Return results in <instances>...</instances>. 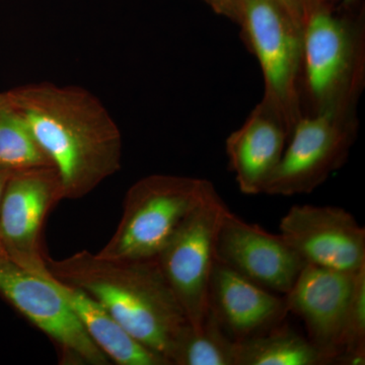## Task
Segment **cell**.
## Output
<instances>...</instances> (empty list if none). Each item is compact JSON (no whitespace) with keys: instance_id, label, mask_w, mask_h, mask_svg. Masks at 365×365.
Listing matches in <instances>:
<instances>
[{"instance_id":"6da1fadb","label":"cell","mask_w":365,"mask_h":365,"mask_svg":"<svg viewBox=\"0 0 365 365\" xmlns=\"http://www.w3.org/2000/svg\"><path fill=\"white\" fill-rule=\"evenodd\" d=\"M4 93L56 170L62 198L88 195L121 169V131L91 91L37 83Z\"/></svg>"},{"instance_id":"7a4b0ae2","label":"cell","mask_w":365,"mask_h":365,"mask_svg":"<svg viewBox=\"0 0 365 365\" xmlns=\"http://www.w3.org/2000/svg\"><path fill=\"white\" fill-rule=\"evenodd\" d=\"M46 263L53 278L90 295L134 339L169 362L173 344L190 323L155 259L114 260L81 251L60 260L47 257Z\"/></svg>"},{"instance_id":"3957f363","label":"cell","mask_w":365,"mask_h":365,"mask_svg":"<svg viewBox=\"0 0 365 365\" xmlns=\"http://www.w3.org/2000/svg\"><path fill=\"white\" fill-rule=\"evenodd\" d=\"M302 115L357 106L365 79L364 29L319 2L302 26Z\"/></svg>"},{"instance_id":"277c9868","label":"cell","mask_w":365,"mask_h":365,"mask_svg":"<svg viewBox=\"0 0 365 365\" xmlns=\"http://www.w3.org/2000/svg\"><path fill=\"white\" fill-rule=\"evenodd\" d=\"M200 178L155 174L127 191L123 212L98 256L114 260H155L182 223L215 189Z\"/></svg>"},{"instance_id":"5b68a950","label":"cell","mask_w":365,"mask_h":365,"mask_svg":"<svg viewBox=\"0 0 365 365\" xmlns=\"http://www.w3.org/2000/svg\"><path fill=\"white\" fill-rule=\"evenodd\" d=\"M242 38L260 66L262 100L294 129L302 116V28L274 0H237Z\"/></svg>"},{"instance_id":"8992f818","label":"cell","mask_w":365,"mask_h":365,"mask_svg":"<svg viewBox=\"0 0 365 365\" xmlns=\"http://www.w3.org/2000/svg\"><path fill=\"white\" fill-rule=\"evenodd\" d=\"M357 106L302 115L263 194H309L344 165L359 133Z\"/></svg>"},{"instance_id":"52a82bcc","label":"cell","mask_w":365,"mask_h":365,"mask_svg":"<svg viewBox=\"0 0 365 365\" xmlns=\"http://www.w3.org/2000/svg\"><path fill=\"white\" fill-rule=\"evenodd\" d=\"M0 297L52 341L60 364H111L91 341L50 274L33 272L0 253Z\"/></svg>"},{"instance_id":"ba28073f","label":"cell","mask_w":365,"mask_h":365,"mask_svg":"<svg viewBox=\"0 0 365 365\" xmlns=\"http://www.w3.org/2000/svg\"><path fill=\"white\" fill-rule=\"evenodd\" d=\"M227 204L213 189L162 250L155 260L190 325L198 329L208 314V290L216 241Z\"/></svg>"},{"instance_id":"9c48e42d","label":"cell","mask_w":365,"mask_h":365,"mask_svg":"<svg viewBox=\"0 0 365 365\" xmlns=\"http://www.w3.org/2000/svg\"><path fill=\"white\" fill-rule=\"evenodd\" d=\"M62 198L61 184L52 167L14 173L0 207V253L41 275H49L43 249V228Z\"/></svg>"},{"instance_id":"30bf717a","label":"cell","mask_w":365,"mask_h":365,"mask_svg":"<svg viewBox=\"0 0 365 365\" xmlns=\"http://www.w3.org/2000/svg\"><path fill=\"white\" fill-rule=\"evenodd\" d=\"M279 230L306 264L349 273L365 266L364 227L345 209L294 205Z\"/></svg>"},{"instance_id":"8fae6325","label":"cell","mask_w":365,"mask_h":365,"mask_svg":"<svg viewBox=\"0 0 365 365\" xmlns=\"http://www.w3.org/2000/svg\"><path fill=\"white\" fill-rule=\"evenodd\" d=\"M216 261L270 292L284 294L306 265L282 235L245 222L230 209L218 230Z\"/></svg>"},{"instance_id":"7c38bea8","label":"cell","mask_w":365,"mask_h":365,"mask_svg":"<svg viewBox=\"0 0 365 365\" xmlns=\"http://www.w3.org/2000/svg\"><path fill=\"white\" fill-rule=\"evenodd\" d=\"M354 273L306 264L284 297L287 312L304 322L307 338L327 364L341 352Z\"/></svg>"},{"instance_id":"4fadbf2b","label":"cell","mask_w":365,"mask_h":365,"mask_svg":"<svg viewBox=\"0 0 365 365\" xmlns=\"http://www.w3.org/2000/svg\"><path fill=\"white\" fill-rule=\"evenodd\" d=\"M292 128L273 107L261 100L239 129L225 140L228 165L242 193H263L279 165Z\"/></svg>"},{"instance_id":"5bb4252c","label":"cell","mask_w":365,"mask_h":365,"mask_svg":"<svg viewBox=\"0 0 365 365\" xmlns=\"http://www.w3.org/2000/svg\"><path fill=\"white\" fill-rule=\"evenodd\" d=\"M208 312L235 342L278 325L288 313L285 299L215 261Z\"/></svg>"},{"instance_id":"9a60e30c","label":"cell","mask_w":365,"mask_h":365,"mask_svg":"<svg viewBox=\"0 0 365 365\" xmlns=\"http://www.w3.org/2000/svg\"><path fill=\"white\" fill-rule=\"evenodd\" d=\"M53 279L76 312L91 341L110 361L119 365H170L163 356L134 339L90 295L55 278Z\"/></svg>"},{"instance_id":"2e32d148","label":"cell","mask_w":365,"mask_h":365,"mask_svg":"<svg viewBox=\"0 0 365 365\" xmlns=\"http://www.w3.org/2000/svg\"><path fill=\"white\" fill-rule=\"evenodd\" d=\"M309 338L287 326H274L237 342L235 365H325Z\"/></svg>"},{"instance_id":"e0dca14e","label":"cell","mask_w":365,"mask_h":365,"mask_svg":"<svg viewBox=\"0 0 365 365\" xmlns=\"http://www.w3.org/2000/svg\"><path fill=\"white\" fill-rule=\"evenodd\" d=\"M237 342L207 314L202 326L188 324L172 346L170 365H235Z\"/></svg>"},{"instance_id":"ac0fdd59","label":"cell","mask_w":365,"mask_h":365,"mask_svg":"<svg viewBox=\"0 0 365 365\" xmlns=\"http://www.w3.org/2000/svg\"><path fill=\"white\" fill-rule=\"evenodd\" d=\"M43 167L52 165L23 118L0 93V170L14 174Z\"/></svg>"},{"instance_id":"d6986e66","label":"cell","mask_w":365,"mask_h":365,"mask_svg":"<svg viewBox=\"0 0 365 365\" xmlns=\"http://www.w3.org/2000/svg\"><path fill=\"white\" fill-rule=\"evenodd\" d=\"M354 350L365 351V266L354 273L341 339V351Z\"/></svg>"},{"instance_id":"ffe728a7","label":"cell","mask_w":365,"mask_h":365,"mask_svg":"<svg viewBox=\"0 0 365 365\" xmlns=\"http://www.w3.org/2000/svg\"><path fill=\"white\" fill-rule=\"evenodd\" d=\"M300 26H304L307 16L323 0H274Z\"/></svg>"},{"instance_id":"44dd1931","label":"cell","mask_w":365,"mask_h":365,"mask_svg":"<svg viewBox=\"0 0 365 365\" xmlns=\"http://www.w3.org/2000/svg\"><path fill=\"white\" fill-rule=\"evenodd\" d=\"M218 16H225L234 23L237 21V0H204Z\"/></svg>"},{"instance_id":"7402d4cb","label":"cell","mask_w":365,"mask_h":365,"mask_svg":"<svg viewBox=\"0 0 365 365\" xmlns=\"http://www.w3.org/2000/svg\"><path fill=\"white\" fill-rule=\"evenodd\" d=\"M11 176V173L6 172V170H0V207H1L2 198H4L7 182H9V177Z\"/></svg>"},{"instance_id":"603a6c76","label":"cell","mask_w":365,"mask_h":365,"mask_svg":"<svg viewBox=\"0 0 365 365\" xmlns=\"http://www.w3.org/2000/svg\"><path fill=\"white\" fill-rule=\"evenodd\" d=\"M343 1H344L345 4H352L353 2L356 1V0H343Z\"/></svg>"}]
</instances>
